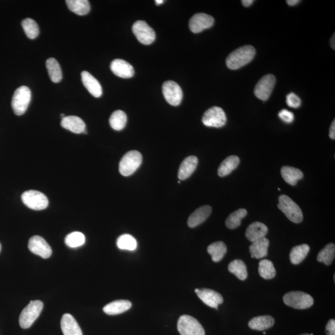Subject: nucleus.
Instances as JSON below:
<instances>
[{
    "instance_id": "1",
    "label": "nucleus",
    "mask_w": 335,
    "mask_h": 335,
    "mask_svg": "<svg viewBox=\"0 0 335 335\" xmlns=\"http://www.w3.org/2000/svg\"><path fill=\"white\" fill-rule=\"evenodd\" d=\"M256 50L252 45H245L232 52L226 59L227 67L231 70H237L245 66L254 59Z\"/></svg>"
},
{
    "instance_id": "2",
    "label": "nucleus",
    "mask_w": 335,
    "mask_h": 335,
    "mask_svg": "<svg viewBox=\"0 0 335 335\" xmlns=\"http://www.w3.org/2000/svg\"><path fill=\"white\" fill-rule=\"evenodd\" d=\"M279 208L287 218L291 222L299 224L303 220L302 210L293 200L286 195H281L279 198Z\"/></svg>"
},
{
    "instance_id": "3",
    "label": "nucleus",
    "mask_w": 335,
    "mask_h": 335,
    "mask_svg": "<svg viewBox=\"0 0 335 335\" xmlns=\"http://www.w3.org/2000/svg\"><path fill=\"white\" fill-rule=\"evenodd\" d=\"M43 302L41 300L31 301L22 311L19 316V325L22 328L31 327L41 314L43 309Z\"/></svg>"
},
{
    "instance_id": "4",
    "label": "nucleus",
    "mask_w": 335,
    "mask_h": 335,
    "mask_svg": "<svg viewBox=\"0 0 335 335\" xmlns=\"http://www.w3.org/2000/svg\"><path fill=\"white\" fill-rule=\"evenodd\" d=\"M143 161L141 153L136 150L127 152L119 163V172L124 177H129L137 170Z\"/></svg>"
},
{
    "instance_id": "5",
    "label": "nucleus",
    "mask_w": 335,
    "mask_h": 335,
    "mask_svg": "<svg viewBox=\"0 0 335 335\" xmlns=\"http://www.w3.org/2000/svg\"><path fill=\"white\" fill-rule=\"evenodd\" d=\"M31 92L27 87L21 86L14 93L11 106L17 116L24 115L31 102Z\"/></svg>"
},
{
    "instance_id": "6",
    "label": "nucleus",
    "mask_w": 335,
    "mask_h": 335,
    "mask_svg": "<svg viewBox=\"0 0 335 335\" xmlns=\"http://www.w3.org/2000/svg\"><path fill=\"white\" fill-rule=\"evenodd\" d=\"M285 304L296 309L310 308L314 304V299L311 295L300 291H292L283 297Z\"/></svg>"
},
{
    "instance_id": "7",
    "label": "nucleus",
    "mask_w": 335,
    "mask_h": 335,
    "mask_svg": "<svg viewBox=\"0 0 335 335\" xmlns=\"http://www.w3.org/2000/svg\"><path fill=\"white\" fill-rule=\"evenodd\" d=\"M177 328L181 335H205V331L199 321L187 315L180 317Z\"/></svg>"
},
{
    "instance_id": "8",
    "label": "nucleus",
    "mask_w": 335,
    "mask_h": 335,
    "mask_svg": "<svg viewBox=\"0 0 335 335\" xmlns=\"http://www.w3.org/2000/svg\"><path fill=\"white\" fill-rule=\"evenodd\" d=\"M22 203L29 208L35 211L47 208L49 200L43 193L35 190L25 191L21 196Z\"/></svg>"
},
{
    "instance_id": "9",
    "label": "nucleus",
    "mask_w": 335,
    "mask_h": 335,
    "mask_svg": "<svg viewBox=\"0 0 335 335\" xmlns=\"http://www.w3.org/2000/svg\"><path fill=\"white\" fill-rule=\"evenodd\" d=\"M202 121L207 127L219 128L225 126L227 117L225 112L221 107L214 106L206 110Z\"/></svg>"
},
{
    "instance_id": "10",
    "label": "nucleus",
    "mask_w": 335,
    "mask_h": 335,
    "mask_svg": "<svg viewBox=\"0 0 335 335\" xmlns=\"http://www.w3.org/2000/svg\"><path fill=\"white\" fill-rule=\"evenodd\" d=\"M132 31L136 38L141 44L150 45L155 41L156 38L155 31L146 21H136L133 24Z\"/></svg>"
},
{
    "instance_id": "11",
    "label": "nucleus",
    "mask_w": 335,
    "mask_h": 335,
    "mask_svg": "<svg viewBox=\"0 0 335 335\" xmlns=\"http://www.w3.org/2000/svg\"><path fill=\"white\" fill-rule=\"evenodd\" d=\"M276 84V78L273 75L268 74L263 76L255 88V95L262 101L268 100Z\"/></svg>"
},
{
    "instance_id": "12",
    "label": "nucleus",
    "mask_w": 335,
    "mask_h": 335,
    "mask_svg": "<svg viewBox=\"0 0 335 335\" xmlns=\"http://www.w3.org/2000/svg\"><path fill=\"white\" fill-rule=\"evenodd\" d=\"M163 94L166 101L173 106L180 105L183 99V91L180 85L173 81H167L163 85Z\"/></svg>"
},
{
    "instance_id": "13",
    "label": "nucleus",
    "mask_w": 335,
    "mask_h": 335,
    "mask_svg": "<svg viewBox=\"0 0 335 335\" xmlns=\"http://www.w3.org/2000/svg\"><path fill=\"white\" fill-rule=\"evenodd\" d=\"M28 248L33 254L38 255L42 258H49L52 254L51 247L43 238L38 236H33L30 238Z\"/></svg>"
},
{
    "instance_id": "14",
    "label": "nucleus",
    "mask_w": 335,
    "mask_h": 335,
    "mask_svg": "<svg viewBox=\"0 0 335 335\" xmlns=\"http://www.w3.org/2000/svg\"><path fill=\"white\" fill-rule=\"evenodd\" d=\"M214 24V19L212 16L205 13H197L190 19L189 25L190 30L197 34L209 29Z\"/></svg>"
},
{
    "instance_id": "15",
    "label": "nucleus",
    "mask_w": 335,
    "mask_h": 335,
    "mask_svg": "<svg viewBox=\"0 0 335 335\" xmlns=\"http://www.w3.org/2000/svg\"><path fill=\"white\" fill-rule=\"evenodd\" d=\"M195 292L199 298L207 305L218 309V305L222 304L224 299L218 292L209 289H196Z\"/></svg>"
},
{
    "instance_id": "16",
    "label": "nucleus",
    "mask_w": 335,
    "mask_h": 335,
    "mask_svg": "<svg viewBox=\"0 0 335 335\" xmlns=\"http://www.w3.org/2000/svg\"><path fill=\"white\" fill-rule=\"evenodd\" d=\"M114 74L123 78H129L134 75V69L128 62L123 59H115L110 64Z\"/></svg>"
},
{
    "instance_id": "17",
    "label": "nucleus",
    "mask_w": 335,
    "mask_h": 335,
    "mask_svg": "<svg viewBox=\"0 0 335 335\" xmlns=\"http://www.w3.org/2000/svg\"><path fill=\"white\" fill-rule=\"evenodd\" d=\"M81 75L82 82L91 95L95 98L100 97L103 95V89L97 79L87 71L82 72Z\"/></svg>"
},
{
    "instance_id": "18",
    "label": "nucleus",
    "mask_w": 335,
    "mask_h": 335,
    "mask_svg": "<svg viewBox=\"0 0 335 335\" xmlns=\"http://www.w3.org/2000/svg\"><path fill=\"white\" fill-rule=\"evenodd\" d=\"M61 329L64 335H83L75 318L69 314H65L62 316Z\"/></svg>"
},
{
    "instance_id": "19",
    "label": "nucleus",
    "mask_w": 335,
    "mask_h": 335,
    "mask_svg": "<svg viewBox=\"0 0 335 335\" xmlns=\"http://www.w3.org/2000/svg\"><path fill=\"white\" fill-rule=\"evenodd\" d=\"M61 126L64 129L69 130L75 133H81L86 130V125L84 121L78 116H65L62 119Z\"/></svg>"
},
{
    "instance_id": "20",
    "label": "nucleus",
    "mask_w": 335,
    "mask_h": 335,
    "mask_svg": "<svg viewBox=\"0 0 335 335\" xmlns=\"http://www.w3.org/2000/svg\"><path fill=\"white\" fill-rule=\"evenodd\" d=\"M212 212V208L210 206L200 207L190 215L187 225L191 228L201 225L205 221Z\"/></svg>"
},
{
    "instance_id": "21",
    "label": "nucleus",
    "mask_w": 335,
    "mask_h": 335,
    "mask_svg": "<svg viewBox=\"0 0 335 335\" xmlns=\"http://www.w3.org/2000/svg\"><path fill=\"white\" fill-rule=\"evenodd\" d=\"M198 159L196 156L186 157L181 163L178 170L179 180H185L195 171L198 166Z\"/></svg>"
},
{
    "instance_id": "22",
    "label": "nucleus",
    "mask_w": 335,
    "mask_h": 335,
    "mask_svg": "<svg viewBox=\"0 0 335 335\" xmlns=\"http://www.w3.org/2000/svg\"><path fill=\"white\" fill-rule=\"evenodd\" d=\"M268 232V227L265 224L255 222L250 224L247 228L245 236L247 239L253 243L265 237Z\"/></svg>"
},
{
    "instance_id": "23",
    "label": "nucleus",
    "mask_w": 335,
    "mask_h": 335,
    "mask_svg": "<svg viewBox=\"0 0 335 335\" xmlns=\"http://www.w3.org/2000/svg\"><path fill=\"white\" fill-rule=\"evenodd\" d=\"M132 306V303L127 300H118L110 302L104 306L103 311L109 316H115L124 313Z\"/></svg>"
},
{
    "instance_id": "24",
    "label": "nucleus",
    "mask_w": 335,
    "mask_h": 335,
    "mask_svg": "<svg viewBox=\"0 0 335 335\" xmlns=\"http://www.w3.org/2000/svg\"><path fill=\"white\" fill-rule=\"evenodd\" d=\"M269 245V241L265 237L253 242L249 248L252 258L260 259L266 257L268 255Z\"/></svg>"
},
{
    "instance_id": "25",
    "label": "nucleus",
    "mask_w": 335,
    "mask_h": 335,
    "mask_svg": "<svg viewBox=\"0 0 335 335\" xmlns=\"http://www.w3.org/2000/svg\"><path fill=\"white\" fill-rule=\"evenodd\" d=\"M281 175L286 182L291 186L296 185L298 181L303 177L302 171L296 168L291 166H283L281 169Z\"/></svg>"
},
{
    "instance_id": "26",
    "label": "nucleus",
    "mask_w": 335,
    "mask_h": 335,
    "mask_svg": "<svg viewBox=\"0 0 335 335\" xmlns=\"http://www.w3.org/2000/svg\"><path fill=\"white\" fill-rule=\"evenodd\" d=\"M274 324L273 317L263 316L254 318L248 323L249 327L252 330L264 331L270 328Z\"/></svg>"
},
{
    "instance_id": "27",
    "label": "nucleus",
    "mask_w": 335,
    "mask_h": 335,
    "mask_svg": "<svg viewBox=\"0 0 335 335\" xmlns=\"http://www.w3.org/2000/svg\"><path fill=\"white\" fill-rule=\"evenodd\" d=\"M240 163V158L237 156L232 155L226 158L220 164L218 169V175L220 177L227 176L236 169Z\"/></svg>"
},
{
    "instance_id": "28",
    "label": "nucleus",
    "mask_w": 335,
    "mask_h": 335,
    "mask_svg": "<svg viewBox=\"0 0 335 335\" xmlns=\"http://www.w3.org/2000/svg\"><path fill=\"white\" fill-rule=\"evenodd\" d=\"M66 4L69 9L79 16L87 15L91 7L88 0H67Z\"/></svg>"
},
{
    "instance_id": "29",
    "label": "nucleus",
    "mask_w": 335,
    "mask_h": 335,
    "mask_svg": "<svg viewBox=\"0 0 335 335\" xmlns=\"http://www.w3.org/2000/svg\"><path fill=\"white\" fill-rule=\"evenodd\" d=\"M227 251L226 244L222 242H216L207 247V252L211 255L214 262H219L225 256Z\"/></svg>"
},
{
    "instance_id": "30",
    "label": "nucleus",
    "mask_w": 335,
    "mask_h": 335,
    "mask_svg": "<svg viewBox=\"0 0 335 335\" xmlns=\"http://www.w3.org/2000/svg\"><path fill=\"white\" fill-rule=\"evenodd\" d=\"M46 67L51 81L59 83L62 79L61 67L54 58H49L46 61Z\"/></svg>"
},
{
    "instance_id": "31",
    "label": "nucleus",
    "mask_w": 335,
    "mask_h": 335,
    "mask_svg": "<svg viewBox=\"0 0 335 335\" xmlns=\"http://www.w3.org/2000/svg\"><path fill=\"white\" fill-rule=\"evenodd\" d=\"M310 250V246L306 244L294 246L290 253V260L293 265H298L305 259Z\"/></svg>"
},
{
    "instance_id": "32",
    "label": "nucleus",
    "mask_w": 335,
    "mask_h": 335,
    "mask_svg": "<svg viewBox=\"0 0 335 335\" xmlns=\"http://www.w3.org/2000/svg\"><path fill=\"white\" fill-rule=\"evenodd\" d=\"M228 269L231 273L235 274L240 280H245L248 277L246 266L242 260L232 261L229 265Z\"/></svg>"
},
{
    "instance_id": "33",
    "label": "nucleus",
    "mask_w": 335,
    "mask_h": 335,
    "mask_svg": "<svg viewBox=\"0 0 335 335\" xmlns=\"http://www.w3.org/2000/svg\"><path fill=\"white\" fill-rule=\"evenodd\" d=\"M126 114L123 110H118L114 112L109 118L110 127L115 130H123L127 124Z\"/></svg>"
},
{
    "instance_id": "34",
    "label": "nucleus",
    "mask_w": 335,
    "mask_h": 335,
    "mask_svg": "<svg viewBox=\"0 0 335 335\" xmlns=\"http://www.w3.org/2000/svg\"><path fill=\"white\" fill-rule=\"evenodd\" d=\"M335 246L333 243H329L325 246L317 255V261L325 265H330L334 259Z\"/></svg>"
},
{
    "instance_id": "35",
    "label": "nucleus",
    "mask_w": 335,
    "mask_h": 335,
    "mask_svg": "<svg viewBox=\"0 0 335 335\" xmlns=\"http://www.w3.org/2000/svg\"><path fill=\"white\" fill-rule=\"evenodd\" d=\"M258 272L261 277L265 280H271L276 274L273 263L268 260H263L260 261Z\"/></svg>"
},
{
    "instance_id": "36",
    "label": "nucleus",
    "mask_w": 335,
    "mask_h": 335,
    "mask_svg": "<svg viewBox=\"0 0 335 335\" xmlns=\"http://www.w3.org/2000/svg\"><path fill=\"white\" fill-rule=\"evenodd\" d=\"M247 215V211L245 209H240L237 211L232 212L227 217L226 221V225L227 228L230 229H237L241 225V221Z\"/></svg>"
},
{
    "instance_id": "37",
    "label": "nucleus",
    "mask_w": 335,
    "mask_h": 335,
    "mask_svg": "<svg viewBox=\"0 0 335 335\" xmlns=\"http://www.w3.org/2000/svg\"><path fill=\"white\" fill-rule=\"evenodd\" d=\"M22 26L28 38L34 39L39 36V26L35 20L31 18L24 19L22 21Z\"/></svg>"
},
{
    "instance_id": "38",
    "label": "nucleus",
    "mask_w": 335,
    "mask_h": 335,
    "mask_svg": "<svg viewBox=\"0 0 335 335\" xmlns=\"http://www.w3.org/2000/svg\"><path fill=\"white\" fill-rule=\"evenodd\" d=\"M117 245L119 249L133 251L137 248V243L131 235L124 234L118 238Z\"/></svg>"
},
{
    "instance_id": "39",
    "label": "nucleus",
    "mask_w": 335,
    "mask_h": 335,
    "mask_svg": "<svg viewBox=\"0 0 335 335\" xmlns=\"http://www.w3.org/2000/svg\"><path fill=\"white\" fill-rule=\"evenodd\" d=\"M65 242L70 248H77L83 245L85 242V237L81 232H72L65 238Z\"/></svg>"
},
{
    "instance_id": "40",
    "label": "nucleus",
    "mask_w": 335,
    "mask_h": 335,
    "mask_svg": "<svg viewBox=\"0 0 335 335\" xmlns=\"http://www.w3.org/2000/svg\"><path fill=\"white\" fill-rule=\"evenodd\" d=\"M286 103L288 106L293 108H298L301 105V99L294 93H290L287 95Z\"/></svg>"
},
{
    "instance_id": "41",
    "label": "nucleus",
    "mask_w": 335,
    "mask_h": 335,
    "mask_svg": "<svg viewBox=\"0 0 335 335\" xmlns=\"http://www.w3.org/2000/svg\"><path fill=\"white\" fill-rule=\"evenodd\" d=\"M280 118L286 123H291L294 121V114L287 109L281 110L278 114Z\"/></svg>"
},
{
    "instance_id": "42",
    "label": "nucleus",
    "mask_w": 335,
    "mask_h": 335,
    "mask_svg": "<svg viewBox=\"0 0 335 335\" xmlns=\"http://www.w3.org/2000/svg\"><path fill=\"white\" fill-rule=\"evenodd\" d=\"M326 334L327 335H335V320L331 319L328 321L326 325Z\"/></svg>"
},
{
    "instance_id": "43",
    "label": "nucleus",
    "mask_w": 335,
    "mask_h": 335,
    "mask_svg": "<svg viewBox=\"0 0 335 335\" xmlns=\"http://www.w3.org/2000/svg\"><path fill=\"white\" fill-rule=\"evenodd\" d=\"M329 136L332 140H334L335 139V121L334 119L331 124L330 128V133H329Z\"/></svg>"
},
{
    "instance_id": "44",
    "label": "nucleus",
    "mask_w": 335,
    "mask_h": 335,
    "mask_svg": "<svg viewBox=\"0 0 335 335\" xmlns=\"http://www.w3.org/2000/svg\"><path fill=\"white\" fill-rule=\"evenodd\" d=\"M254 1H253V0H243V1H242V5L245 7H250V6L254 4Z\"/></svg>"
},
{
    "instance_id": "45",
    "label": "nucleus",
    "mask_w": 335,
    "mask_h": 335,
    "mask_svg": "<svg viewBox=\"0 0 335 335\" xmlns=\"http://www.w3.org/2000/svg\"><path fill=\"white\" fill-rule=\"evenodd\" d=\"M300 2L299 0H288L286 2L289 6H295L299 4Z\"/></svg>"
},
{
    "instance_id": "46",
    "label": "nucleus",
    "mask_w": 335,
    "mask_h": 335,
    "mask_svg": "<svg viewBox=\"0 0 335 335\" xmlns=\"http://www.w3.org/2000/svg\"><path fill=\"white\" fill-rule=\"evenodd\" d=\"M335 40V37H334V34H333V36H332V38H331V41H330V44H331V47L332 49L333 50L335 49V43H334V41Z\"/></svg>"
},
{
    "instance_id": "47",
    "label": "nucleus",
    "mask_w": 335,
    "mask_h": 335,
    "mask_svg": "<svg viewBox=\"0 0 335 335\" xmlns=\"http://www.w3.org/2000/svg\"><path fill=\"white\" fill-rule=\"evenodd\" d=\"M163 2L164 1H163V0H157V1H155L156 5H160L163 4Z\"/></svg>"
},
{
    "instance_id": "48",
    "label": "nucleus",
    "mask_w": 335,
    "mask_h": 335,
    "mask_svg": "<svg viewBox=\"0 0 335 335\" xmlns=\"http://www.w3.org/2000/svg\"><path fill=\"white\" fill-rule=\"evenodd\" d=\"M61 116L62 119V118H64L65 117V115H64V114H61Z\"/></svg>"
},
{
    "instance_id": "49",
    "label": "nucleus",
    "mask_w": 335,
    "mask_h": 335,
    "mask_svg": "<svg viewBox=\"0 0 335 335\" xmlns=\"http://www.w3.org/2000/svg\"><path fill=\"white\" fill-rule=\"evenodd\" d=\"M301 335H311V334H309V333H305V334H301Z\"/></svg>"
},
{
    "instance_id": "50",
    "label": "nucleus",
    "mask_w": 335,
    "mask_h": 335,
    "mask_svg": "<svg viewBox=\"0 0 335 335\" xmlns=\"http://www.w3.org/2000/svg\"><path fill=\"white\" fill-rule=\"evenodd\" d=\"M1 249H2V245L1 244H0V252H1Z\"/></svg>"
},
{
    "instance_id": "51",
    "label": "nucleus",
    "mask_w": 335,
    "mask_h": 335,
    "mask_svg": "<svg viewBox=\"0 0 335 335\" xmlns=\"http://www.w3.org/2000/svg\"><path fill=\"white\" fill-rule=\"evenodd\" d=\"M263 334L265 335L266 334V332H263Z\"/></svg>"
}]
</instances>
